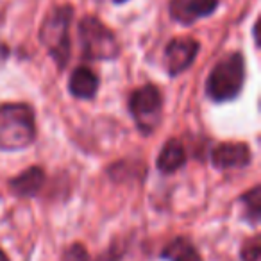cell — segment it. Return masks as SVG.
<instances>
[{
    "mask_svg": "<svg viewBox=\"0 0 261 261\" xmlns=\"http://www.w3.org/2000/svg\"><path fill=\"white\" fill-rule=\"evenodd\" d=\"M36 138L34 111L27 104L0 106V149L20 150Z\"/></svg>",
    "mask_w": 261,
    "mask_h": 261,
    "instance_id": "cell-1",
    "label": "cell"
},
{
    "mask_svg": "<svg viewBox=\"0 0 261 261\" xmlns=\"http://www.w3.org/2000/svg\"><path fill=\"white\" fill-rule=\"evenodd\" d=\"M245 81V63L240 52L225 56L211 70L206 83V93L215 102L232 100L242 91Z\"/></svg>",
    "mask_w": 261,
    "mask_h": 261,
    "instance_id": "cell-2",
    "label": "cell"
},
{
    "mask_svg": "<svg viewBox=\"0 0 261 261\" xmlns=\"http://www.w3.org/2000/svg\"><path fill=\"white\" fill-rule=\"evenodd\" d=\"M73 9L70 6L56 8L45 16L40 40L59 68H65L70 58V23Z\"/></svg>",
    "mask_w": 261,
    "mask_h": 261,
    "instance_id": "cell-3",
    "label": "cell"
},
{
    "mask_svg": "<svg viewBox=\"0 0 261 261\" xmlns=\"http://www.w3.org/2000/svg\"><path fill=\"white\" fill-rule=\"evenodd\" d=\"M79 40L84 58L93 61H109L118 56L115 34L95 16H86L79 23Z\"/></svg>",
    "mask_w": 261,
    "mask_h": 261,
    "instance_id": "cell-4",
    "label": "cell"
},
{
    "mask_svg": "<svg viewBox=\"0 0 261 261\" xmlns=\"http://www.w3.org/2000/svg\"><path fill=\"white\" fill-rule=\"evenodd\" d=\"M129 109L142 133H152L161 120V95L154 84L138 88L129 98Z\"/></svg>",
    "mask_w": 261,
    "mask_h": 261,
    "instance_id": "cell-5",
    "label": "cell"
},
{
    "mask_svg": "<svg viewBox=\"0 0 261 261\" xmlns=\"http://www.w3.org/2000/svg\"><path fill=\"white\" fill-rule=\"evenodd\" d=\"M199 54V41L193 38H175L165 50V68L170 75L185 72Z\"/></svg>",
    "mask_w": 261,
    "mask_h": 261,
    "instance_id": "cell-6",
    "label": "cell"
},
{
    "mask_svg": "<svg viewBox=\"0 0 261 261\" xmlns=\"http://www.w3.org/2000/svg\"><path fill=\"white\" fill-rule=\"evenodd\" d=\"M218 0H172L170 15L175 22L190 25L217 9Z\"/></svg>",
    "mask_w": 261,
    "mask_h": 261,
    "instance_id": "cell-7",
    "label": "cell"
},
{
    "mask_svg": "<svg viewBox=\"0 0 261 261\" xmlns=\"http://www.w3.org/2000/svg\"><path fill=\"white\" fill-rule=\"evenodd\" d=\"M250 149L247 143H222L211 154V160L217 168H242L250 163Z\"/></svg>",
    "mask_w": 261,
    "mask_h": 261,
    "instance_id": "cell-8",
    "label": "cell"
},
{
    "mask_svg": "<svg viewBox=\"0 0 261 261\" xmlns=\"http://www.w3.org/2000/svg\"><path fill=\"white\" fill-rule=\"evenodd\" d=\"M43 182H45L43 168L31 167V168H27V170H23L20 175H16L15 179H11L9 186H11V192L15 193V195L33 197L40 192Z\"/></svg>",
    "mask_w": 261,
    "mask_h": 261,
    "instance_id": "cell-9",
    "label": "cell"
},
{
    "mask_svg": "<svg viewBox=\"0 0 261 261\" xmlns=\"http://www.w3.org/2000/svg\"><path fill=\"white\" fill-rule=\"evenodd\" d=\"M70 93L77 98H93L98 90V77L88 66H79L73 70L68 81Z\"/></svg>",
    "mask_w": 261,
    "mask_h": 261,
    "instance_id": "cell-10",
    "label": "cell"
},
{
    "mask_svg": "<svg viewBox=\"0 0 261 261\" xmlns=\"http://www.w3.org/2000/svg\"><path fill=\"white\" fill-rule=\"evenodd\" d=\"M186 163V150L179 140H168L158 158V170L161 174H174Z\"/></svg>",
    "mask_w": 261,
    "mask_h": 261,
    "instance_id": "cell-11",
    "label": "cell"
},
{
    "mask_svg": "<svg viewBox=\"0 0 261 261\" xmlns=\"http://www.w3.org/2000/svg\"><path fill=\"white\" fill-rule=\"evenodd\" d=\"M163 256L170 261H202L193 245L185 238H177L165 249Z\"/></svg>",
    "mask_w": 261,
    "mask_h": 261,
    "instance_id": "cell-12",
    "label": "cell"
},
{
    "mask_svg": "<svg viewBox=\"0 0 261 261\" xmlns=\"http://www.w3.org/2000/svg\"><path fill=\"white\" fill-rule=\"evenodd\" d=\"M243 206H245V213L252 224H256L261 217V186H254L250 192H247L242 197Z\"/></svg>",
    "mask_w": 261,
    "mask_h": 261,
    "instance_id": "cell-13",
    "label": "cell"
},
{
    "mask_svg": "<svg viewBox=\"0 0 261 261\" xmlns=\"http://www.w3.org/2000/svg\"><path fill=\"white\" fill-rule=\"evenodd\" d=\"M242 261H261V240L259 234H254L242 247Z\"/></svg>",
    "mask_w": 261,
    "mask_h": 261,
    "instance_id": "cell-14",
    "label": "cell"
},
{
    "mask_svg": "<svg viewBox=\"0 0 261 261\" xmlns=\"http://www.w3.org/2000/svg\"><path fill=\"white\" fill-rule=\"evenodd\" d=\"M63 261H90V256H88L86 249L81 243H73L72 247H68L65 250Z\"/></svg>",
    "mask_w": 261,
    "mask_h": 261,
    "instance_id": "cell-15",
    "label": "cell"
},
{
    "mask_svg": "<svg viewBox=\"0 0 261 261\" xmlns=\"http://www.w3.org/2000/svg\"><path fill=\"white\" fill-rule=\"evenodd\" d=\"M0 261H9L8 259V256H6V252L2 249H0Z\"/></svg>",
    "mask_w": 261,
    "mask_h": 261,
    "instance_id": "cell-16",
    "label": "cell"
},
{
    "mask_svg": "<svg viewBox=\"0 0 261 261\" xmlns=\"http://www.w3.org/2000/svg\"><path fill=\"white\" fill-rule=\"evenodd\" d=\"M115 4H123V2H127V0H113Z\"/></svg>",
    "mask_w": 261,
    "mask_h": 261,
    "instance_id": "cell-17",
    "label": "cell"
}]
</instances>
